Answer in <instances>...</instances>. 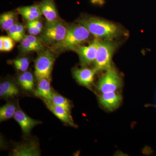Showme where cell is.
<instances>
[{"label":"cell","mask_w":156,"mask_h":156,"mask_svg":"<svg viewBox=\"0 0 156 156\" xmlns=\"http://www.w3.org/2000/svg\"><path fill=\"white\" fill-rule=\"evenodd\" d=\"M19 83L25 90L32 91L34 86V79L32 74L30 72L25 71L18 78Z\"/></svg>","instance_id":"e0dca14e"},{"label":"cell","mask_w":156,"mask_h":156,"mask_svg":"<svg viewBox=\"0 0 156 156\" xmlns=\"http://www.w3.org/2000/svg\"><path fill=\"white\" fill-rule=\"evenodd\" d=\"M4 40V47L3 51L4 52H9L13 49L14 46V40L11 37L3 36Z\"/></svg>","instance_id":"603a6c76"},{"label":"cell","mask_w":156,"mask_h":156,"mask_svg":"<svg viewBox=\"0 0 156 156\" xmlns=\"http://www.w3.org/2000/svg\"><path fill=\"white\" fill-rule=\"evenodd\" d=\"M44 101L48 108L59 119L69 126L73 127H76L71 114L69 113L65 109L62 107L52 103L50 101L44 100Z\"/></svg>","instance_id":"8fae6325"},{"label":"cell","mask_w":156,"mask_h":156,"mask_svg":"<svg viewBox=\"0 0 156 156\" xmlns=\"http://www.w3.org/2000/svg\"><path fill=\"white\" fill-rule=\"evenodd\" d=\"M80 23L97 39L111 41L121 33L120 27L115 23L96 17L84 18Z\"/></svg>","instance_id":"6da1fadb"},{"label":"cell","mask_w":156,"mask_h":156,"mask_svg":"<svg viewBox=\"0 0 156 156\" xmlns=\"http://www.w3.org/2000/svg\"><path fill=\"white\" fill-rule=\"evenodd\" d=\"M37 88L35 92L37 96L42 98L44 100L50 101L53 94L50 84V80L47 78L39 79Z\"/></svg>","instance_id":"4fadbf2b"},{"label":"cell","mask_w":156,"mask_h":156,"mask_svg":"<svg viewBox=\"0 0 156 156\" xmlns=\"http://www.w3.org/2000/svg\"><path fill=\"white\" fill-rule=\"evenodd\" d=\"M122 84L119 75L111 67L107 69L105 73L99 79L97 89L102 93L114 92L122 87Z\"/></svg>","instance_id":"8992f818"},{"label":"cell","mask_w":156,"mask_h":156,"mask_svg":"<svg viewBox=\"0 0 156 156\" xmlns=\"http://www.w3.org/2000/svg\"><path fill=\"white\" fill-rule=\"evenodd\" d=\"M19 91L17 86L12 82L5 81L0 84V95L8 98L17 95Z\"/></svg>","instance_id":"9a60e30c"},{"label":"cell","mask_w":156,"mask_h":156,"mask_svg":"<svg viewBox=\"0 0 156 156\" xmlns=\"http://www.w3.org/2000/svg\"><path fill=\"white\" fill-rule=\"evenodd\" d=\"M16 22V14L14 11H9L1 14L0 25L4 30L8 31Z\"/></svg>","instance_id":"2e32d148"},{"label":"cell","mask_w":156,"mask_h":156,"mask_svg":"<svg viewBox=\"0 0 156 156\" xmlns=\"http://www.w3.org/2000/svg\"><path fill=\"white\" fill-rule=\"evenodd\" d=\"M33 22L34 23V24L37 27H38L40 29L43 30V23H42L39 20H34Z\"/></svg>","instance_id":"83f0119b"},{"label":"cell","mask_w":156,"mask_h":156,"mask_svg":"<svg viewBox=\"0 0 156 156\" xmlns=\"http://www.w3.org/2000/svg\"><path fill=\"white\" fill-rule=\"evenodd\" d=\"M17 11L24 19L27 20V21H32L37 20L32 14L30 13L25 7H20L17 9Z\"/></svg>","instance_id":"d4e9b609"},{"label":"cell","mask_w":156,"mask_h":156,"mask_svg":"<svg viewBox=\"0 0 156 156\" xmlns=\"http://www.w3.org/2000/svg\"><path fill=\"white\" fill-rule=\"evenodd\" d=\"M90 33L82 24H74L68 27L67 33L62 41L56 47L60 50H76L90 37Z\"/></svg>","instance_id":"7a4b0ae2"},{"label":"cell","mask_w":156,"mask_h":156,"mask_svg":"<svg viewBox=\"0 0 156 156\" xmlns=\"http://www.w3.org/2000/svg\"><path fill=\"white\" fill-rule=\"evenodd\" d=\"M50 101L56 105L62 107V108L65 109L69 113L71 114V107L69 101L67 99L62 96L61 95L53 93V96Z\"/></svg>","instance_id":"d6986e66"},{"label":"cell","mask_w":156,"mask_h":156,"mask_svg":"<svg viewBox=\"0 0 156 156\" xmlns=\"http://www.w3.org/2000/svg\"><path fill=\"white\" fill-rule=\"evenodd\" d=\"M20 41L21 43L20 47V50L23 53H29L32 51H40L38 48L29 41L25 37Z\"/></svg>","instance_id":"ffe728a7"},{"label":"cell","mask_w":156,"mask_h":156,"mask_svg":"<svg viewBox=\"0 0 156 156\" xmlns=\"http://www.w3.org/2000/svg\"><path fill=\"white\" fill-rule=\"evenodd\" d=\"M99 102L107 110L112 111L118 107L122 101V97L119 93L114 92L102 93L99 98Z\"/></svg>","instance_id":"ba28073f"},{"label":"cell","mask_w":156,"mask_h":156,"mask_svg":"<svg viewBox=\"0 0 156 156\" xmlns=\"http://www.w3.org/2000/svg\"><path fill=\"white\" fill-rule=\"evenodd\" d=\"M13 63L17 69L20 71L25 72L29 66L30 62L28 58L22 57L13 60Z\"/></svg>","instance_id":"44dd1931"},{"label":"cell","mask_w":156,"mask_h":156,"mask_svg":"<svg viewBox=\"0 0 156 156\" xmlns=\"http://www.w3.org/2000/svg\"><path fill=\"white\" fill-rule=\"evenodd\" d=\"M3 47H4V40L3 36L0 37V50L3 51Z\"/></svg>","instance_id":"f1b7e54d"},{"label":"cell","mask_w":156,"mask_h":156,"mask_svg":"<svg viewBox=\"0 0 156 156\" xmlns=\"http://www.w3.org/2000/svg\"><path fill=\"white\" fill-rule=\"evenodd\" d=\"M26 38L27 40L34 46L38 48L40 51H42L44 48V42L41 38L37 37L33 35H25Z\"/></svg>","instance_id":"7402d4cb"},{"label":"cell","mask_w":156,"mask_h":156,"mask_svg":"<svg viewBox=\"0 0 156 156\" xmlns=\"http://www.w3.org/2000/svg\"><path fill=\"white\" fill-rule=\"evenodd\" d=\"M116 45L110 41H99L97 55L95 61V67L97 72L106 70L112 67V60Z\"/></svg>","instance_id":"277c9868"},{"label":"cell","mask_w":156,"mask_h":156,"mask_svg":"<svg viewBox=\"0 0 156 156\" xmlns=\"http://www.w3.org/2000/svg\"><path fill=\"white\" fill-rule=\"evenodd\" d=\"M38 6L47 22L58 20V14L54 0H42L39 3Z\"/></svg>","instance_id":"30bf717a"},{"label":"cell","mask_w":156,"mask_h":156,"mask_svg":"<svg viewBox=\"0 0 156 156\" xmlns=\"http://www.w3.org/2000/svg\"><path fill=\"white\" fill-rule=\"evenodd\" d=\"M25 7L26 9L29 11L30 13L32 14L37 20L40 19L43 15L38 5H33Z\"/></svg>","instance_id":"cb8c5ba5"},{"label":"cell","mask_w":156,"mask_h":156,"mask_svg":"<svg viewBox=\"0 0 156 156\" xmlns=\"http://www.w3.org/2000/svg\"><path fill=\"white\" fill-rule=\"evenodd\" d=\"M27 26L29 33L30 35H37L41 33L42 31L34 24L33 21H27Z\"/></svg>","instance_id":"484cf974"},{"label":"cell","mask_w":156,"mask_h":156,"mask_svg":"<svg viewBox=\"0 0 156 156\" xmlns=\"http://www.w3.org/2000/svg\"><path fill=\"white\" fill-rule=\"evenodd\" d=\"M97 71L95 68H82L76 69L74 76L77 81L81 85L89 87L94 80V76Z\"/></svg>","instance_id":"7c38bea8"},{"label":"cell","mask_w":156,"mask_h":156,"mask_svg":"<svg viewBox=\"0 0 156 156\" xmlns=\"http://www.w3.org/2000/svg\"><path fill=\"white\" fill-rule=\"evenodd\" d=\"M25 36V28L21 23H18L17 31H16V38L15 41H20L24 38Z\"/></svg>","instance_id":"4316f807"},{"label":"cell","mask_w":156,"mask_h":156,"mask_svg":"<svg viewBox=\"0 0 156 156\" xmlns=\"http://www.w3.org/2000/svg\"><path fill=\"white\" fill-rule=\"evenodd\" d=\"M16 111V107L14 104L11 103L6 104L0 108V121L2 122L11 119L14 116Z\"/></svg>","instance_id":"ac0fdd59"},{"label":"cell","mask_w":156,"mask_h":156,"mask_svg":"<svg viewBox=\"0 0 156 156\" xmlns=\"http://www.w3.org/2000/svg\"><path fill=\"white\" fill-rule=\"evenodd\" d=\"M13 156H38V149L34 142L23 144L15 147L13 151Z\"/></svg>","instance_id":"5bb4252c"},{"label":"cell","mask_w":156,"mask_h":156,"mask_svg":"<svg viewBox=\"0 0 156 156\" xmlns=\"http://www.w3.org/2000/svg\"><path fill=\"white\" fill-rule=\"evenodd\" d=\"M55 57L52 52L46 50L37 56L35 61V75L37 80L47 78L50 80Z\"/></svg>","instance_id":"5b68a950"},{"label":"cell","mask_w":156,"mask_h":156,"mask_svg":"<svg viewBox=\"0 0 156 156\" xmlns=\"http://www.w3.org/2000/svg\"><path fill=\"white\" fill-rule=\"evenodd\" d=\"M14 117L21 127L23 133L26 134H29L35 126L40 124L39 121L31 119L20 109L17 110Z\"/></svg>","instance_id":"9c48e42d"},{"label":"cell","mask_w":156,"mask_h":156,"mask_svg":"<svg viewBox=\"0 0 156 156\" xmlns=\"http://www.w3.org/2000/svg\"><path fill=\"white\" fill-rule=\"evenodd\" d=\"M99 43V40L95 39L88 46H80L76 49L82 66H87L94 62L97 55Z\"/></svg>","instance_id":"52a82bcc"},{"label":"cell","mask_w":156,"mask_h":156,"mask_svg":"<svg viewBox=\"0 0 156 156\" xmlns=\"http://www.w3.org/2000/svg\"><path fill=\"white\" fill-rule=\"evenodd\" d=\"M68 27L58 20L46 22L41 38L44 43L56 46L62 41L67 33Z\"/></svg>","instance_id":"3957f363"}]
</instances>
